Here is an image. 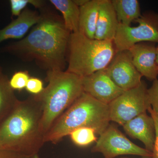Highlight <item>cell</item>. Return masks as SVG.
<instances>
[{"label": "cell", "instance_id": "obj_24", "mask_svg": "<svg viewBox=\"0 0 158 158\" xmlns=\"http://www.w3.org/2000/svg\"><path fill=\"white\" fill-rule=\"evenodd\" d=\"M148 111L153 119L156 129L155 141L152 152V156L151 158H158V115L152 107L150 108Z\"/></svg>", "mask_w": 158, "mask_h": 158}, {"label": "cell", "instance_id": "obj_1", "mask_svg": "<svg viewBox=\"0 0 158 158\" xmlns=\"http://www.w3.org/2000/svg\"><path fill=\"white\" fill-rule=\"evenodd\" d=\"M70 34L62 17L44 13L27 36L6 47V50L23 61H35L47 71H63Z\"/></svg>", "mask_w": 158, "mask_h": 158}, {"label": "cell", "instance_id": "obj_23", "mask_svg": "<svg viewBox=\"0 0 158 158\" xmlns=\"http://www.w3.org/2000/svg\"><path fill=\"white\" fill-rule=\"evenodd\" d=\"M43 83L40 79L36 77H31L27 83L26 89L33 95H38L42 92Z\"/></svg>", "mask_w": 158, "mask_h": 158}, {"label": "cell", "instance_id": "obj_9", "mask_svg": "<svg viewBox=\"0 0 158 158\" xmlns=\"http://www.w3.org/2000/svg\"><path fill=\"white\" fill-rule=\"evenodd\" d=\"M106 72L118 87L124 91L136 88L142 82V76L136 69L129 50L116 52Z\"/></svg>", "mask_w": 158, "mask_h": 158}, {"label": "cell", "instance_id": "obj_18", "mask_svg": "<svg viewBox=\"0 0 158 158\" xmlns=\"http://www.w3.org/2000/svg\"><path fill=\"white\" fill-rule=\"evenodd\" d=\"M18 101L8 77L2 74L0 76V123L11 113Z\"/></svg>", "mask_w": 158, "mask_h": 158}, {"label": "cell", "instance_id": "obj_8", "mask_svg": "<svg viewBox=\"0 0 158 158\" xmlns=\"http://www.w3.org/2000/svg\"><path fill=\"white\" fill-rule=\"evenodd\" d=\"M91 152L101 153L104 158H116L122 155L151 158L152 156V152L134 144L113 124L109 125L100 135Z\"/></svg>", "mask_w": 158, "mask_h": 158}, {"label": "cell", "instance_id": "obj_2", "mask_svg": "<svg viewBox=\"0 0 158 158\" xmlns=\"http://www.w3.org/2000/svg\"><path fill=\"white\" fill-rule=\"evenodd\" d=\"M43 108L37 95L18 101L0 123V149L31 156L38 154L44 142L41 128Z\"/></svg>", "mask_w": 158, "mask_h": 158}, {"label": "cell", "instance_id": "obj_10", "mask_svg": "<svg viewBox=\"0 0 158 158\" xmlns=\"http://www.w3.org/2000/svg\"><path fill=\"white\" fill-rule=\"evenodd\" d=\"M82 85L84 92L108 105L124 91L113 81L105 69L82 77Z\"/></svg>", "mask_w": 158, "mask_h": 158}, {"label": "cell", "instance_id": "obj_7", "mask_svg": "<svg viewBox=\"0 0 158 158\" xmlns=\"http://www.w3.org/2000/svg\"><path fill=\"white\" fill-rule=\"evenodd\" d=\"M135 22L138 24L136 27L118 24L113 41L116 52L128 50L139 43H158V13L144 12Z\"/></svg>", "mask_w": 158, "mask_h": 158}, {"label": "cell", "instance_id": "obj_28", "mask_svg": "<svg viewBox=\"0 0 158 158\" xmlns=\"http://www.w3.org/2000/svg\"><path fill=\"white\" fill-rule=\"evenodd\" d=\"M157 59L156 61L158 64V46L156 47Z\"/></svg>", "mask_w": 158, "mask_h": 158}, {"label": "cell", "instance_id": "obj_4", "mask_svg": "<svg viewBox=\"0 0 158 158\" xmlns=\"http://www.w3.org/2000/svg\"><path fill=\"white\" fill-rule=\"evenodd\" d=\"M46 80L48 85L37 95L42 106L41 128L44 136L84 92L82 77L66 71H48Z\"/></svg>", "mask_w": 158, "mask_h": 158}, {"label": "cell", "instance_id": "obj_13", "mask_svg": "<svg viewBox=\"0 0 158 158\" xmlns=\"http://www.w3.org/2000/svg\"><path fill=\"white\" fill-rule=\"evenodd\" d=\"M118 22L111 1L102 0L94 39L113 41L116 37Z\"/></svg>", "mask_w": 158, "mask_h": 158}, {"label": "cell", "instance_id": "obj_19", "mask_svg": "<svg viewBox=\"0 0 158 158\" xmlns=\"http://www.w3.org/2000/svg\"><path fill=\"white\" fill-rule=\"evenodd\" d=\"M93 129L82 127L73 131L69 135L73 142L77 146L86 147L91 143L96 142L98 138Z\"/></svg>", "mask_w": 158, "mask_h": 158}, {"label": "cell", "instance_id": "obj_12", "mask_svg": "<svg viewBox=\"0 0 158 158\" xmlns=\"http://www.w3.org/2000/svg\"><path fill=\"white\" fill-rule=\"evenodd\" d=\"M126 134L131 138L141 141L145 149L152 152L156 139V129L152 117L146 113H142L123 126Z\"/></svg>", "mask_w": 158, "mask_h": 158}, {"label": "cell", "instance_id": "obj_6", "mask_svg": "<svg viewBox=\"0 0 158 158\" xmlns=\"http://www.w3.org/2000/svg\"><path fill=\"white\" fill-rule=\"evenodd\" d=\"M110 121L120 126L152 107L150 103L147 85L144 81L136 88L126 90L108 105Z\"/></svg>", "mask_w": 158, "mask_h": 158}, {"label": "cell", "instance_id": "obj_21", "mask_svg": "<svg viewBox=\"0 0 158 158\" xmlns=\"http://www.w3.org/2000/svg\"><path fill=\"white\" fill-rule=\"evenodd\" d=\"M30 78L28 72L27 71L17 72L9 80V85L12 90L21 91L26 88L27 83Z\"/></svg>", "mask_w": 158, "mask_h": 158}, {"label": "cell", "instance_id": "obj_17", "mask_svg": "<svg viewBox=\"0 0 158 158\" xmlns=\"http://www.w3.org/2000/svg\"><path fill=\"white\" fill-rule=\"evenodd\" d=\"M50 2L62 13L67 30L71 33L79 32L80 8L73 0H50Z\"/></svg>", "mask_w": 158, "mask_h": 158}, {"label": "cell", "instance_id": "obj_20", "mask_svg": "<svg viewBox=\"0 0 158 158\" xmlns=\"http://www.w3.org/2000/svg\"><path fill=\"white\" fill-rule=\"evenodd\" d=\"M10 3L12 15L18 17L28 4L38 9H41L45 5V2L41 0H11Z\"/></svg>", "mask_w": 158, "mask_h": 158}, {"label": "cell", "instance_id": "obj_22", "mask_svg": "<svg viewBox=\"0 0 158 158\" xmlns=\"http://www.w3.org/2000/svg\"><path fill=\"white\" fill-rule=\"evenodd\" d=\"M148 94L152 108L158 115V80L153 81L151 87L148 89Z\"/></svg>", "mask_w": 158, "mask_h": 158}, {"label": "cell", "instance_id": "obj_30", "mask_svg": "<svg viewBox=\"0 0 158 158\" xmlns=\"http://www.w3.org/2000/svg\"></svg>", "mask_w": 158, "mask_h": 158}, {"label": "cell", "instance_id": "obj_16", "mask_svg": "<svg viewBox=\"0 0 158 158\" xmlns=\"http://www.w3.org/2000/svg\"><path fill=\"white\" fill-rule=\"evenodd\" d=\"M119 24L131 26L141 16V8L138 0H112Z\"/></svg>", "mask_w": 158, "mask_h": 158}, {"label": "cell", "instance_id": "obj_14", "mask_svg": "<svg viewBox=\"0 0 158 158\" xmlns=\"http://www.w3.org/2000/svg\"><path fill=\"white\" fill-rule=\"evenodd\" d=\"M41 15L27 8L23 10L16 19L0 30V43L9 39H20L28 31L39 22Z\"/></svg>", "mask_w": 158, "mask_h": 158}, {"label": "cell", "instance_id": "obj_27", "mask_svg": "<svg viewBox=\"0 0 158 158\" xmlns=\"http://www.w3.org/2000/svg\"><path fill=\"white\" fill-rule=\"evenodd\" d=\"M27 158H40L38 154L34 155L28 157Z\"/></svg>", "mask_w": 158, "mask_h": 158}, {"label": "cell", "instance_id": "obj_11", "mask_svg": "<svg viewBox=\"0 0 158 158\" xmlns=\"http://www.w3.org/2000/svg\"><path fill=\"white\" fill-rule=\"evenodd\" d=\"M156 47L153 43L141 42L128 50L136 69L142 77L150 81L156 80L158 76Z\"/></svg>", "mask_w": 158, "mask_h": 158}, {"label": "cell", "instance_id": "obj_26", "mask_svg": "<svg viewBox=\"0 0 158 158\" xmlns=\"http://www.w3.org/2000/svg\"><path fill=\"white\" fill-rule=\"evenodd\" d=\"M89 0H73L74 2L78 6L79 8L82 7V6H84L85 4L88 2Z\"/></svg>", "mask_w": 158, "mask_h": 158}, {"label": "cell", "instance_id": "obj_25", "mask_svg": "<svg viewBox=\"0 0 158 158\" xmlns=\"http://www.w3.org/2000/svg\"><path fill=\"white\" fill-rule=\"evenodd\" d=\"M28 157L13 152L0 149V158H27Z\"/></svg>", "mask_w": 158, "mask_h": 158}, {"label": "cell", "instance_id": "obj_15", "mask_svg": "<svg viewBox=\"0 0 158 158\" xmlns=\"http://www.w3.org/2000/svg\"><path fill=\"white\" fill-rule=\"evenodd\" d=\"M101 1L89 0L80 8L79 32L90 39H94Z\"/></svg>", "mask_w": 158, "mask_h": 158}, {"label": "cell", "instance_id": "obj_3", "mask_svg": "<svg viewBox=\"0 0 158 158\" xmlns=\"http://www.w3.org/2000/svg\"><path fill=\"white\" fill-rule=\"evenodd\" d=\"M109 106L83 92L57 118L44 137V142L56 144L73 131L82 127L93 129L101 135L110 125Z\"/></svg>", "mask_w": 158, "mask_h": 158}, {"label": "cell", "instance_id": "obj_29", "mask_svg": "<svg viewBox=\"0 0 158 158\" xmlns=\"http://www.w3.org/2000/svg\"><path fill=\"white\" fill-rule=\"evenodd\" d=\"M2 74V72H1V68H0V76H1Z\"/></svg>", "mask_w": 158, "mask_h": 158}, {"label": "cell", "instance_id": "obj_5", "mask_svg": "<svg viewBox=\"0 0 158 158\" xmlns=\"http://www.w3.org/2000/svg\"><path fill=\"white\" fill-rule=\"evenodd\" d=\"M116 52L113 41L88 38L80 33H71L66 60V71L85 77L105 69Z\"/></svg>", "mask_w": 158, "mask_h": 158}]
</instances>
